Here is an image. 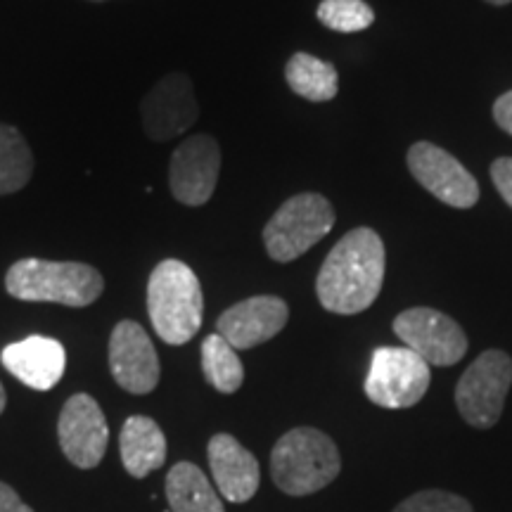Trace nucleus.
Masks as SVG:
<instances>
[{
    "mask_svg": "<svg viewBox=\"0 0 512 512\" xmlns=\"http://www.w3.org/2000/svg\"><path fill=\"white\" fill-rule=\"evenodd\" d=\"M494 119L505 133L512 136V91L503 93L501 98L494 102Z\"/></svg>",
    "mask_w": 512,
    "mask_h": 512,
    "instance_id": "nucleus-25",
    "label": "nucleus"
},
{
    "mask_svg": "<svg viewBox=\"0 0 512 512\" xmlns=\"http://www.w3.org/2000/svg\"><path fill=\"white\" fill-rule=\"evenodd\" d=\"M335 226V209L316 192H302L283 202L264 228V247L278 264H290L318 245Z\"/></svg>",
    "mask_w": 512,
    "mask_h": 512,
    "instance_id": "nucleus-5",
    "label": "nucleus"
},
{
    "mask_svg": "<svg viewBox=\"0 0 512 512\" xmlns=\"http://www.w3.org/2000/svg\"><path fill=\"white\" fill-rule=\"evenodd\" d=\"M384 280V242L373 228H354L330 249L320 266L316 294L323 309L356 316L380 297Z\"/></svg>",
    "mask_w": 512,
    "mask_h": 512,
    "instance_id": "nucleus-1",
    "label": "nucleus"
},
{
    "mask_svg": "<svg viewBox=\"0 0 512 512\" xmlns=\"http://www.w3.org/2000/svg\"><path fill=\"white\" fill-rule=\"evenodd\" d=\"M110 370L128 394H150L159 384V358L150 335L136 320H121L110 337Z\"/></svg>",
    "mask_w": 512,
    "mask_h": 512,
    "instance_id": "nucleus-12",
    "label": "nucleus"
},
{
    "mask_svg": "<svg viewBox=\"0 0 512 512\" xmlns=\"http://www.w3.org/2000/svg\"><path fill=\"white\" fill-rule=\"evenodd\" d=\"M486 3H491V5H508V3H512V0H486Z\"/></svg>",
    "mask_w": 512,
    "mask_h": 512,
    "instance_id": "nucleus-28",
    "label": "nucleus"
},
{
    "mask_svg": "<svg viewBox=\"0 0 512 512\" xmlns=\"http://www.w3.org/2000/svg\"><path fill=\"white\" fill-rule=\"evenodd\" d=\"M221 174V147L211 136H190L176 147L169 164V185L185 207H202L214 195Z\"/></svg>",
    "mask_w": 512,
    "mask_h": 512,
    "instance_id": "nucleus-11",
    "label": "nucleus"
},
{
    "mask_svg": "<svg viewBox=\"0 0 512 512\" xmlns=\"http://www.w3.org/2000/svg\"><path fill=\"white\" fill-rule=\"evenodd\" d=\"M211 477L219 494L230 503L252 501L261 482L259 460L233 434H214L207 446Z\"/></svg>",
    "mask_w": 512,
    "mask_h": 512,
    "instance_id": "nucleus-15",
    "label": "nucleus"
},
{
    "mask_svg": "<svg viewBox=\"0 0 512 512\" xmlns=\"http://www.w3.org/2000/svg\"><path fill=\"white\" fill-rule=\"evenodd\" d=\"M408 169L415 181L427 192H432L439 202L456 209H470L479 200V185L475 176L458 162L444 147L427 143L411 145L408 150Z\"/></svg>",
    "mask_w": 512,
    "mask_h": 512,
    "instance_id": "nucleus-9",
    "label": "nucleus"
},
{
    "mask_svg": "<svg viewBox=\"0 0 512 512\" xmlns=\"http://www.w3.org/2000/svg\"><path fill=\"white\" fill-rule=\"evenodd\" d=\"M430 363L408 347H380L366 377V396L375 406L399 411L422 401L430 389Z\"/></svg>",
    "mask_w": 512,
    "mask_h": 512,
    "instance_id": "nucleus-7",
    "label": "nucleus"
},
{
    "mask_svg": "<svg viewBox=\"0 0 512 512\" xmlns=\"http://www.w3.org/2000/svg\"><path fill=\"white\" fill-rule=\"evenodd\" d=\"M5 290L19 302H50L83 309L98 302L105 278L81 261L19 259L5 275Z\"/></svg>",
    "mask_w": 512,
    "mask_h": 512,
    "instance_id": "nucleus-3",
    "label": "nucleus"
},
{
    "mask_svg": "<svg viewBox=\"0 0 512 512\" xmlns=\"http://www.w3.org/2000/svg\"><path fill=\"white\" fill-rule=\"evenodd\" d=\"M287 86L299 98L311 102H328L339 93V74L335 64L318 60L309 53H294L285 67Z\"/></svg>",
    "mask_w": 512,
    "mask_h": 512,
    "instance_id": "nucleus-19",
    "label": "nucleus"
},
{
    "mask_svg": "<svg viewBox=\"0 0 512 512\" xmlns=\"http://www.w3.org/2000/svg\"><path fill=\"white\" fill-rule=\"evenodd\" d=\"M392 512H475L470 501L458 494H448L439 489H425L408 496L406 501L396 505Z\"/></svg>",
    "mask_w": 512,
    "mask_h": 512,
    "instance_id": "nucleus-23",
    "label": "nucleus"
},
{
    "mask_svg": "<svg viewBox=\"0 0 512 512\" xmlns=\"http://www.w3.org/2000/svg\"><path fill=\"white\" fill-rule=\"evenodd\" d=\"M394 332L430 366H456L467 354V337L460 325L437 309H408L394 318Z\"/></svg>",
    "mask_w": 512,
    "mask_h": 512,
    "instance_id": "nucleus-8",
    "label": "nucleus"
},
{
    "mask_svg": "<svg viewBox=\"0 0 512 512\" xmlns=\"http://www.w3.org/2000/svg\"><path fill=\"white\" fill-rule=\"evenodd\" d=\"M202 373L204 380L221 394H235L245 382V366L238 351L219 332L202 342Z\"/></svg>",
    "mask_w": 512,
    "mask_h": 512,
    "instance_id": "nucleus-20",
    "label": "nucleus"
},
{
    "mask_svg": "<svg viewBox=\"0 0 512 512\" xmlns=\"http://www.w3.org/2000/svg\"><path fill=\"white\" fill-rule=\"evenodd\" d=\"M287 320H290V309L283 299L273 294H259L223 311L216 320V332L235 351L254 349L278 335Z\"/></svg>",
    "mask_w": 512,
    "mask_h": 512,
    "instance_id": "nucleus-14",
    "label": "nucleus"
},
{
    "mask_svg": "<svg viewBox=\"0 0 512 512\" xmlns=\"http://www.w3.org/2000/svg\"><path fill=\"white\" fill-rule=\"evenodd\" d=\"M0 512H34L12 486L0 482Z\"/></svg>",
    "mask_w": 512,
    "mask_h": 512,
    "instance_id": "nucleus-26",
    "label": "nucleus"
},
{
    "mask_svg": "<svg viewBox=\"0 0 512 512\" xmlns=\"http://www.w3.org/2000/svg\"><path fill=\"white\" fill-rule=\"evenodd\" d=\"M121 463L131 477L143 479L166 463V437L147 415H131L119 434Z\"/></svg>",
    "mask_w": 512,
    "mask_h": 512,
    "instance_id": "nucleus-17",
    "label": "nucleus"
},
{
    "mask_svg": "<svg viewBox=\"0 0 512 512\" xmlns=\"http://www.w3.org/2000/svg\"><path fill=\"white\" fill-rule=\"evenodd\" d=\"M57 439L64 456L79 470L98 467L110 441V427L100 403L88 394L69 396L57 420Z\"/></svg>",
    "mask_w": 512,
    "mask_h": 512,
    "instance_id": "nucleus-10",
    "label": "nucleus"
},
{
    "mask_svg": "<svg viewBox=\"0 0 512 512\" xmlns=\"http://www.w3.org/2000/svg\"><path fill=\"white\" fill-rule=\"evenodd\" d=\"M5 403H8V396H5V389H3V384H0V413L5 411Z\"/></svg>",
    "mask_w": 512,
    "mask_h": 512,
    "instance_id": "nucleus-27",
    "label": "nucleus"
},
{
    "mask_svg": "<svg viewBox=\"0 0 512 512\" xmlns=\"http://www.w3.org/2000/svg\"><path fill=\"white\" fill-rule=\"evenodd\" d=\"M318 19L323 27L339 34H354L375 22V12L366 0H323L318 5Z\"/></svg>",
    "mask_w": 512,
    "mask_h": 512,
    "instance_id": "nucleus-22",
    "label": "nucleus"
},
{
    "mask_svg": "<svg viewBox=\"0 0 512 512\" xmlns=\"http://www.w3.org/2000/svg\"><path fill=\"white\" fill-rule=\"evenodd\" d=\"M342 472V456L328 434L316 427H294L275 441L271 477L287 496H311L335 482Z\"/></svg>",
    "mask_w": 512,
    "mask_h": 512,
    "instance_id": "nucleus-4",
    "label": "nucleus"
},
{
    "mask_svg": "<svg viewBox=\"0 0 512 512\" xmlns=\"http://www.w3.org/2000/svg\"><path fill=\"white\" fill-rule=\"evenodd\" d=\"M93 3H100V0H93Z\"/></svg>",
    "mask_w": 512,
    "mask_h": 512,
    "instance_id": "nucleus-29",
    "label": "nucleus"
},
{
    "mask_svg": "<svg viewBox=\"0 0 512 512\" xmlns=\"http://www.w3.org/2000/svg\"><path fill=\"white\" fill-rule=\"evenodd\" d=\"M5 370L15 375L19 382L36 392H48L62 380L67 368V354L57 339L31 335L22 342L8 344L0 354Z\"/></svg>",
    "mask_w": 512,
    "mask_h": 512,
    "instance_id": "nucleus-16",
    "label": "nucleus"
},
{
    "mask_svg": "<svg viewBox=\"0 0 512 512\" xmlns=\"http://www.w3.org/2000/svg\"><path fill=\"white\" fill-rule=\"evenodd\" d=\"M491 178H494L496 190L508 207H512V157H501L491 164Z\"/></svg>",
    "mask_w": 512,
    "mask_h": 512,
    "instance_id": "nucleus-24",
    "label": "nucleus"
},
{
    "mask_svg": "<svg viewBox=\"0 0 512 512\" xmlns=\"http://www.w3.org/2000/svg\"><path fill=\"white\" fill-rule=\"evenodd\" d=\"M152 328L171 347L190 342L202 328L204 297L195 271L178 259H164L147 280Z\"/></svg>",
    "mask_w": 512,
    "mask_h": 512,
    "instance_id": "nucleus-2",
    "label": "nucleus"
},
{
    "mask_svg": "<svg viewBox=\"0 0 512 512\" xmlns=\"http://www.w3.org/2000/svg\"><path fill=\"white\" fill-rule=\"evenodd\" d=\"M512 387V358L501 349H489L475 358L456 387V406L467 425L489 430L503 415L505 396Z\"/></svg>",
    "mask_w": 512,
    "mask_h": 512,
    "instance_id": "nucleus-6",
    "label": "nucleus"
},
{
    "mask_svg": "<svg viewBox=\"0 0 512 512\" xmlns=\"http://www.w3.org/2000/svg\"><path fill=\"white\" fill-rule=\"evenodd\" d=\"M166 498L171 512H226L219 491L195 463H176L166 475Z\"/></svg>",
    "mask_w": 512,
    "mask_h": 512,
    "instance_id": "nucleus-18",
    "label": "nucleus"
},
{
    "mask_svg": "<svg viewBox=\"0 0 512 512\" xmlns=\"http://www.w3.org/2000/svg\"><path fill=\"white\" fill-rule=\"evenodd\" d=\"M34 176V155L15 126L0 124V195L19 192Z\"/></svg>",
    "mask_w": 512,
    "mask_h": 512,
    "instance_id": "nucleus-21",
    "label": "nucleus"
},
{
    "mask_svg": "<svg viewBox=\"0 0 512 512\" xmlns=\"http://www.w3.org/2000/svg\"><path fill=\"white\" fill-rule=\"evenodd\" d=\"M140 114H143L145 136L155 143H166V140L181 136L195 124L197 114H200L192 81L181 72L164 76L145 95Z\"/></svg>",
    "mask_w": 512,
    "mask_h": 512,
    "instance_id": "nucleus-13",
    "label": "nucleus"
}]
</instances>
